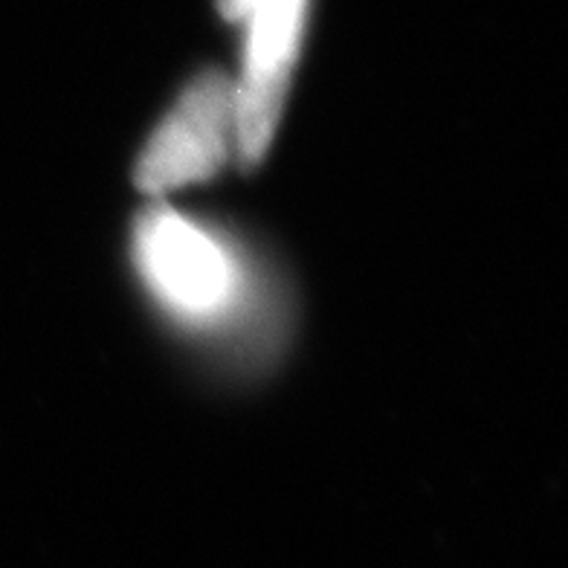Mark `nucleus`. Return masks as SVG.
I'll use <instances>...</instances> for the list:
<instances>
[{
	"instance_id": "nucleus-1",
	"label": "nucleus",
	"mask_w": 568,
	"mask_h": 568,
	"mask_svg": "<svg viewBox=\"0 0 568 568\" xmlns=\"http://www.w3.org/2000/svg\"><path fill=\"white\" fill-rule=\"evenodd\" d=\"M311 0H217L221 16L244 27V61L239 82H232L235 105V158L258 165L267 154L293 64L300 59Z\"/></svg>"
},
{
	"instance_id": "nucleus-2",
	"label": "nucleus",
	"mask_w": 568,
	"mask_h": 568,
	"mask_svg": "<svg viewBox=\"0 0 568 568\" xmlns=\"http://www.w3.org/2000/svg\"><path fill=\"white\" fill-rule=\"evenodd\" d=\"M134 258L151 293L183 320H217L239 296L241 270L230 250L165 206L136 221Z\"/></svg>"
},
{
	"instance_id": "nucleus-3",
	"label": "nucleus",
	"mask_w": 568,
	"mask_h": 568,
	"mask_svg": "<svg viewBox=\"0 0 568 568\" xmlns=\"http://www.w3.org/2000/svg\"><path fill=\"white\" fill-rule=\"evenodd\" d=\"M235 154L232 79L206 70L192 79L136 160V186L145 195H165L221 172Z\"/></svg>"
}]
</instances>
